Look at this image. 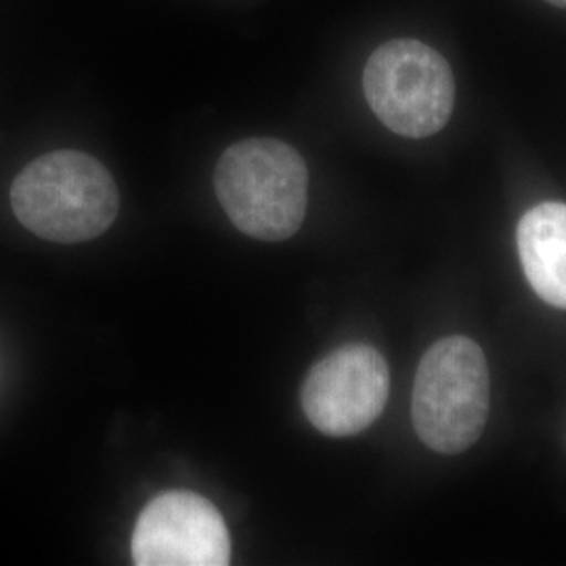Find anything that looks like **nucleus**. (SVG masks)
Returning a JSON list of instances; mask_svg holds the SVG:
<instances>
[{
    "label": "nucleus",
    "mask_w": 566,
    "mask_h": 566,
    "mask_svg": "<svg viewBox=\"0 0 566 566\" xmlns=\"http://www.w3.org/2000/svg\"><path fill=\"white\" fill-rule=\"evenodd\" d=\"M130 552L139 566H224L231 539L221 512L206 497L168 491L143 507Z\"/></svg>",
    "instance_id": "obj_6"
},
{
    "label": "nucleus",
    "mask_w": 566,
    "mask_h": 566,
    "mask_svg": "<svg viewBox=\"0 0 566 566\" xmlns=\"http://www.w3.org/2000/svg\"><path fill=\"white\" fill-rule=\"evenodd\" d=\"M20 223L42 240L88 242L118 217L120 193L99 160L82 151H53L28 164L11 185Z\"/></svg>",
    "instance_id": "obj_1"
},
{
    "label": "nucleus",
    "mask_w": 566,
    "mask_h": 566,
    "mask_svg": "<svg viewBox=\"0 0 566 566\" xmlns=\"http://www.w3.org/2000/svg\"><path fill=\"white\" fill-rule=\"evenodd\" d=\"M489 369L481 346L449 336L426 350L418 365L411 416L424 446L453 455L474 446L489 416Z\"/></svg>",
    "instance_id": "obj_3"
},
{
    "label": "nucleus",
    "mask_w": 566,
    "mask_h": 566,
    "mask_svg": "<svg viewBox=\"0 0 566 566\" xmlns=\"http://www.w3.org/2000/svg\"><path fill=\"white\" fill-rule=\"evenodd\" d=\"M526 280L552 306L566 308V203L531 208L516 229Z\"/></svg>",
    "instance_id": "obj_7"
},
{
    "label": "nucleus",
    "mask_w": 566,
    "mask_h": 566,
    "mask_svg": "<svg viewBox=\"0 0 566 566\" xmlns=\"http://www.w3.org/2000/svg\"><path fill=\"white\" fill-rule=\"evenodd\" d=\"M549 4H554V7H560V9H566V0H546Z\"/></svg>",
    "instance_id": "obj_8"
},
{
    "label": "nucleus",
    "mask_w": 566,
    "mask_h": 566,
    "mask_svg": "<svg viewBox=\"0 0 566 566\" xmlns=\"http://www.w3.org/2000/svg\"><path fill=\"white\" fill-rule=\"evenodd\" d=\"M214 189L227 217L242 233L282 242L304 221L308 170L287 143L269 137L231 145L214 168Z\"/></svg>",
    "instance_id": "obj_2"
},
{
    "label": "nucleus",
    "mask_w": 566,
    "mask_h": 566,
    "mask_svg": "<svg viewBox=\"0 0 566 566\" xmlns=\"http://www.w3.org/2000/svg\"><path fill=\"white\" fill-rule=\"evenodd\" d=\"M364 93L378 120L407 139L439 133L455 102L446 57L411 39L386 42L371 53L365 63Z\"/></svg>",
    "instance_id": "obj_4"
},
{
    "label": "nucleus",
    "mask_w": 566,
    "mask_h": 566,
    "mask_svg": "<svg viewBox=\"0 0 566 566\" xmlns=\"http://www.w3.org/2000/svg\"><path fill=\"white\" fill-rule=\"evenodd\" d=\"M390 374L385 357L367 344H346L308 371L304 416L327 437H353L385 411Z\"/></svg>",
    "instance_id": "obj_5"
}]
</instances>
